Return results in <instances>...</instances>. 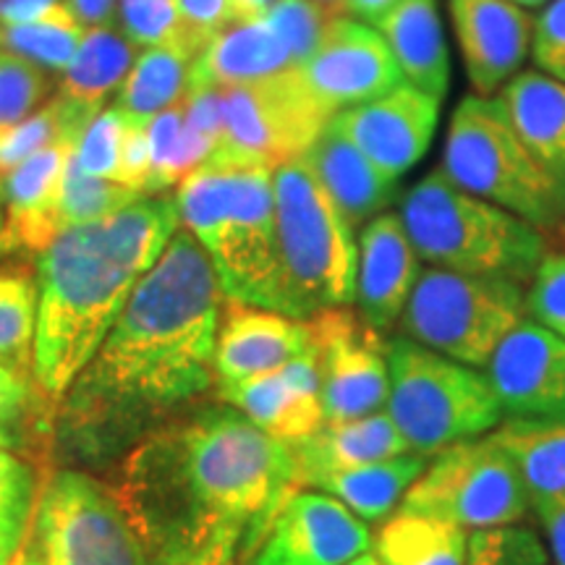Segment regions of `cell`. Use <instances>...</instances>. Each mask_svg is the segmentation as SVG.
Masks as SVG:
<instances>
[{"mask_svg": "<svg viewBox=\"0 0 565 565\" xmlns=\"http://www.w3.org/2000/svg\"><path fill=\"white\" fill-rule=\"evenodd\" d=\"M296 477L291 445L207 408L139 443L113 492L150 565H231Z\"/></svg>", "mask_w": 565, "mask_h": 565, "instance_id": "6da1fadb", "label": "cell"}, {"mask_svg": "<svg viewBox=\"0 0 565 565\" xmlns=\"http://www.w3.org/2000/svg\"><path fill=\"white\" fill-rule=\"evenodd\" d=\"M223 301L215 267L181 225L71 385V416L87 424L129 422L207 391Z\"/></svg>", "mask_w": 565, "mask_h": 565, "instance_id": "7a4b0ae2", "label": "cell"}, {"mask_svg": "<svg viewBox=\"0 0 565 565\" xmlns=\"http://www.w3.org/2000/svg\"><path fill=\"white\" fill-rule=\"evenodd\" d=\"M179 228L175 196H141L105 221L63 231L38 254L32 372L42 393L63 398L71 391Z\"/></svg>", "mask_w": 565, "mask_h": 565, "instance_id": "3957f363", "label": "cell"}, {"mask_svg": "<svg viewBox=\"0 0 565 565\" xmlns=\"http://www.w3.org/2000/svg\"><path fill=\"white\" fill-rule=\"evenodd\" d=\"M175 204L225 299L286 315L270 168L212 154L179 183Z\"/></svg>", "mask_w": 565, "mask_h": 565, "instance_id": "277c9868", "label": "cell"}, {"mask_svg": "<svg viewBox=\"0 0 565 565\" xmlns=\"http://www.w3.org/2000/svg\"><path fill=\"white\" fill-rule=\"evenodd\" d=\"M398 217L429 267L524 286L545 257V236L536 225L463 192L440 168L408 189Z\"/></svg>", "mask_w": 565, "mask_h": 565, "instance_id": "5b68a950", "label": "cell"}, {"mask_svg": "<svg viewBox=\"0 0 565 565\" xmlns=\"http://www.w3.org/2000/svg\"><path fill=\"white\" fill-rule=\"evenodd\" d=\"M275 223L286 315L312 320L324 309L353 303L356 238L341 207L307 160L273 171Z\"/></svg>", "mask_w": 565, "mask_h": 565, "instance_id": "8992f818", "label": "cell"}, {"mask_svg": "<svg viewBox=\"0 0 565 565\" xmlns=\"http://www.w3.org/2000/svg\"><path fill=\"white\" fill-rule=\"evenodd\" d=\"M440 171L458 189L540 231L565 221V189L529 152L494 95H466L458 103L445 131Z\"/></svg>", "mask_w": 565, "mask_h": 565, "instance_id": "52a82bcc", "label": "cell"}, {"mask_svg": "<svg viewBox=\"0 0 565 565\" xmlns=\"http://www.w3.org/2000/svg\"><path fill=\"white\" fill-rule=\"evenodd\" d=\"M391 393L385 412L414 454H440L490 435L503 422L498 395L477 366H466L398 335L387 341Z\"/></svg>", "mask_w": 565, "mask_h": 565, "instance_id": "ba28073f", "label": "cell"}, {"mask_svg": "<svg viewBox=\"0 0 565 565\" xmlns=\"http://www.w3.org/2000/svg\"><path fill=\"white\" fill-rule=\"evenodd\" d=\"M521 320H526L521 282L427 267L408 296L401 328L424 349L479 370Z\"/></svg>", "mask_w": 565, "mask_h": 565, "instance_id": "9c48e42d", "label": "cell"}, {"mask_svg": "<svg viewBox=\"0 0 565 565\" xmlns=\"http://www.w3.org/2000/svg\"><path fill=\"white\" fill-rule=\"evenodd\" d=\"M24 547L38 565H150L116 492L82 471H58L34 508Z\"/></svg>", "mask_w": 565, "mask_h": 565, "instance_id": "30bf717a", "label": "cell"}, {"mask_svg": "<svg viewBox=\"0 0 565 565\" xmlns=\"http://www.w3.org/2000/svg\"><path fill=\"white\" fill-rule=\"evenodd\" d=\"M532 508L511 458L490 435L456 443L429 458L398 511L445 521L463 532L519 524Z\"/></svg>", "mask_w": 565, "mask_h": 565, "instance_id": "8fae6325", "label": "cell"}, {"mask_svg": "<svg viewBox=\"0 0 565 565\" xmlns=\"http://www.w3.org/2000/svg\"><path fill=\"white\" fill-rule=\"evenodd\" d=\"M330 118L299 68L223 89V139L215 154L275 171L303 158Z\"/></svg>", "mask_w": 565, "mask_h": 565, "instance_id": "7c38bea8", "label": "cell"}, {"mask_svg": "<svg viewBox=\"0 0 565 565\" xmlns=\"http://www.w3.org/2000/svg\"><path fill=\"white\" fill-rule=\"evenodd\" d=\"M370 545V529L341 500L296 487L242 553L244 565H349Z\"/></svg>", "mask_w": 565, "mask_h": 565, "instance_id": "4fadbf2b", "label": "cell"}, {"mask_svg": "<svg viewBox=\"0 0 565 565\" xmlns=\"http://www.w3.org/2000/svg\"><path fill=\"white\" fill-rule=\"evenodd\" d=\"M309 324L320 364L324 422L385 412L391 372L383 333L349 307L324 309Z\"/></svg>", "mask_w": 565, "mask_h": 565, "instance_id": "5bb4252c", "label": "cell"}, {"mask_svg": "<svg viewBox=\"0 0 565 565\" xmlns=\"http://www.w3.org/2000/svg\"><path fill=\"white\" fill-rule=\"evenodd\" d=\"M299 71L315 100L330 116L377 100L404 84L383 34L345 13L328 21L320 45Z\"/></svg>", "mask_w": 565, "mask_h": 565, "instance_id": "9a60e30c", "label": "cell"}, {"mask_svg": "<svg viewBox=\"0 0 565 565\" xmlns=\"http://www.w3.org/2000/svg\"><path fill=\"white\" fill-rule=\"evenodd\" d=\"M437 121H440V100L406 82L377 100L341 110L330 118V124L377 171L398 183L427 154Z\"/></svg>", "mask_w": 565, "mask_h": 565, "instance_id": "2e32d148", "label": "cell"}, {"mask_svg": "<svg viewBox=\"0 0 565 565\" xmlns=\"http://www.w3.org/2000/svg\"><path fill=\"white\" fill-rule=\"evenodd\" d=\"M508 419L565 416V338L521 320L484 366Z\"/></svg>", "mask_w": 565, "mask_h": 565, "instance_id": "e0dca14e", "label": "cell"}, {"mask_svg": "<svg viewBox=\"0 0 565 565\" xmlns=\"http://www.w3.org/2000/svg\"><path fill=\"white\" fill-rule=\"evenodd\" d=\"M471 95L492 97L532 53L534 17L511 0H448Z\"/></svg>", "mask_w": 565, "mask_h": 565, "instance_id": "ac0fdd59", "label": "cell"}, {"mask_svg": "<svg viewBox=\"0 0 565 565\" xmlns=\"http://www.w3.org/2000/svg\"><path fill=\"white\" fill-rule=\"evenodd\" d=\"M225 404L280 443L309 437L324 424L322 383L315 343L280 370L217 387Z\"/></svg>", "mask_w": 565, "mask_h": 565, "instance_id": "d6986e66", "label": "cell"}, {"mask_svg": "<svg viewBox=\"0 0 565 565\" xmlns=\"http://www.w3.org/2000/svg\"><path fill=\"white\" fill-rule=\"evenodd\" d=\"M419 273V254L398 212H383L372 217L356 242L353 303H356L359 317L380 333L393 330L404 317Z\"/></svg>", "mask_w": 565, "mask_h": 565, "instance_id": "ffe728a7", "label": "cell"}, {"mask_svg": "<svg viewBox=\"0 0 565 565\" xmlns=\"http://www.w3.org/2000/svg\"><path fill=\"white\" fill-rule=\"evenodd\" d=\"M76 134L55 139L0 181L6 207V252H45L61 236V192Z\"/></svg>", "mask_w": 565, "mask_h": 565, "instance_id": "44dd1931", "label": "cell"}, {"mask_svg": "<svg viewBox=\"0 0 565 565\" xmlns=\"http://www.w3.org/2000/svg\"><path fill=\"white\" fill-rule=\"evenodd\" d=\"M309 349H312L309 320H294L270 309L228 301V307L223 309L215 349L217 387L280 370Z\"/></svg>", "mask_w": 565, "mask_h": 565, "instance_id": "7402d4cb", "label": "cell"}, {"mask_svg": "<svg viewBox=\"0 0 565 565\" xmlns=\"http://www.w3.org/2000/svg\"><path fill=\"white\" fill-rule=\"evenodd\" d=\"M299 68L291 45L270 19L231 24L196 55L192 66V87L231 89Z\"/></svg>", "mask_w": 565, "mask_h": 565, "instance_id": "603a6c76", "label": "cell"}, {"mask_svg": "<svg viewBox=\"0 0 565 565\" xmlns=\"http://www.w3.org/2000/svg\"><path fill=\"white\" fill-rule=\"evenodd\" d=\"M303 160L312 166L317 179L341 207L351 228H364L372 217L383 215L385 207H391L398 196V181L377 171L333 124L324 126Z\"/></svg>", "mask_w": 565, "mask_h": 565, "instance_id": "cb8c5ba5", "label": "cell"}, {"mask_svg": "<svg viewBox=\"0 0 565 565\" xmlns=\"http://www.w3.org/2000/svg\"><path fill=\"white\" fill-rule=\"evenodd\" d=\"M408 450L412 448L406 437L401 435L387 412L366 414L349 422H324L317 433L291 443L299 487L322 471L387 461Z\"/></svg>", "mask_w": 565, "mask_h": 565, "instance_id": "d4e9b609", "label": "cell"}, {"mask_svg": "<svg viewBox=\"0 0 565 565\" xmlns=\"http://www.w3.org/2000/svg\"><path fill=\"white\" fill-rule=\"evenodd\" d=\"M374 30L391 47L404 82L443 103L450 89V51L437 0H401L374 24Z\"/></svg>", "mask_w": 565, "mask_h": 565, "instance_id": "484cf974", "label": "cell"}, {"mask_svg": "<svg viewBox=\"0 0 565 565\" xmlns=\"http://www.w3.org/2000/svg\"><path fill=\"white\" fill-rule=\"evenodd\" d=\"M498 97L529 152L565 189V82L521 71Z\"/></svg>", "mask_w": 565, "mask_h": 565, "instance_id": "4316f807", "label": "cell"}, {"mask_svg": "<svg viewBox=\"0 0 565 565\" xmlns=\"http://www.w3.org/2000/svg\"><path fill=\"white\" fill-rule=\"evenodd\" d=\"M427 463L429 456L408 450V454L387 458V461L322 471L303 487L333 494L364 524H383L395 513V508L404 503L406 492L422 477Z\"/></svg>", "mask_w": 565, "mask_h": 565, "instance_id": "83f0119b", "label": "cell"}, {"mask_svg": "<svg viewBox=\"0 0 565 565\" xmlns=\"http://www.w3.org/2000/svg\"><path fill=\"white\" fill-rule=\"evenodd\" d=\"M490 440L519 469L534 511L565 498V416L500 422Z\"/></svg>", "mask_w": 565, "mask_h": 565, "instance_id": "f1b7e54d", "label": "cell"}, {"mask_svg": "<svg viewBox=\"0 0 565 565\" xmlns=\"http://www.w3.org/2000/svg\"><path fill=\"white\" fill-rule=\"evenodd\" d=\"M137 47L118 32L116 24L87 26L74 61L61 74L58 95L87 116H97L137 61Z\"/></svg>", "mask_w": 565, "mask_h": 565, "instance_id": "f546056e", "label": "cell"}, {"mask_svg": "<svg viewBox=\"0 0 565 565\" xmlns=\"http://www.w3.org/2000/svg\"><path fill=\"white\" fill-rule=\"evenodd\" d=\"M196 53L183 45L147 47L116 95V105L137 121H150L158 113L179 105L192 89Z\"/></svg>", "mask_w": 565, "mask_h": 565, "instance_id": "4dcf8cb0", "label": "cell"}, {"mask_svg": "<svg viewBox=\"0 0 565 565\" xmlns=\"http://www.w3.org/2000/svg\"><path fill=\"white\" fill-rule=\"evenodd\" d=\"M469 532L445 521L398 511L383 521L374 557L380 565H463Z\"/></svg>", "mask_w": 565, "mask_h": 565, "instance_id": "1f68e13d", "label": "cell"}, {"mask_svg": "<svg viewBox=\"0 0 565 565\" xmlns=\"http://www.w3.org/2000/svg\"><path fill=\"white\" fill-rule=\"evenodd\" d=\"M183 100L147 121V139H150L152 162L147 196L168 194V189L179 186L186 175H192L196 168H202L215 154V147L210 141H204L186 124Z\"/></svg>", "mask_w": 565, "mask_h": 565, "instance_id": "d6a6232c", "label": "cell"}, {"mask_svg": "<svg viewBox=\"0 0 565 565\" xmlns=\"http://www.w3.org/2000/svg\"><path fill=\"white\" fill-rule=\"evenodd\" d=\"M87 26L76 19L71 6H53L40 19L24 21V24L0 26V47L21 55L51 76H61L79 51Z\"/></svg>", "mask_w": 565, "mask_h": 565, "instance_id": "836d02e7", "label": "cell"}, {"mask_svg": "<svg viewBox=\"0 0 565 565\" xmlns=\"http://www.w3.org/2000/svg\"><path fill=\"white\" fill-rule=\"evenodd\" d=\"M38 333V278L21 270H0V366L19 380H34Z\"/></svg>", "mask_w": 565, "mask_h": 565, "instance_id": "e575fe53", "label": "cell"}, {"mask_svg": "<svg viewBox=\"0 0 565 565\" xmlns=\"http://www.w3.org/2000/svg\"><path fill=\"white\" fill-rule=\"evenodd\" d=\"M92 118L95 116L82 113L55 89V95L38 113H32L24 121L0 129V181L13 168H19L21 162L30 160L34 152H40L42 147L53 145L55 139L68 137V134L79 137Z\"/></svg>", "mask_w": 565, "mask_h": 565, "instance_id": "d590c367", "label": "cell"}, {"mask_svg": "<svg viewBox=\"0 0 565 565\" xmlns=\"http://www.w3.org/2000/svg\"><path fill=\"white\" fill-rule=\"evenodd\" d=\"M134 126H137V118H131L118 105L103 108L76 139V166L84 173L126 186V150H129Z\"/></svg>", "mask_w": 565, "mask_h": 565, "instance_id": "8d00e7d4", "label": "cell"}, {"mask_svg": "<svg viewBox=\"0 0 565 565\" xmlns=\"http://www.w3.org/2000/svg\"><path fill=\"white\" fill-rule=\"evenodd\" d=\"M141 196L134 189L124 186V183L97 179V175L84 173L76 160L71 158L66 181H63L61 192V228H76V225H89L105 217L116 215L129 207V204L139 202Z\"/></svg>", "mask_w": 565, "mask_h": 565, "instance_id": "74e56055", "label": "cell"}, {"mask_svg": "<svg viewBox=\"0 0 565 565\" xmlns=\"http://www.w3.org/2000/svg\"><path fill=\"white\" fill-rule=\"evenodd\" d=\"M116 26L137 51L158 45H183L200 55V45L189 38L175 0H118Z\"/></svg>", "mask_w": 565, "mask_h": 565, "instance_id": "f35d334b", "label": "cell"}, {"mask_svg": "<svg viewBox=\"0 0 565 565\" xmlns=\"http://www.w3.org/2000/svg\"><path fill=\"white\" fill-rule=\"evenodd\" d=\"M55 95V82L47 71L0 47V129L38 113Z\"/></svg>", "mask_w": 565, "mask_h": 565, "instance_id": "ab89813d", "label": "cell"}, {"mask_svg": "<svg viewBox=\"0 0 565 565\" xmlns=\"http://www.w3.org/2000/svg\"><path fill=\"white\" fill-rule=\"evenodd\" d=\"M550 553L532 529L511 524L469 534L463 565H547Z\"/></svg>", "mask_w": 565, "mask_h": 565, "instance_id": "60d3db41", "label": "cell"}, {"mask_svg": "<svg viewBox=\"0 0 565 565\" xmlns=\"http://www.w3.org/2000/svg\"><path fill=\"white\" fill-rule=\"evenodd\" d=\"M267 19L278 26V32L291 45L296 66H303L320 45L324 26L333 19V13L322 9L317 0H275V6L267 11Z\"/></svg>", "mask_w": 565, "mask_h": 565, "instance_id": "b9f144b4", "label": "cell"}, {"mask_svg": "<svg viewBox=\"0 0 565 565\" xmlns=\"http://www.w3.org/2000/svg\"><path fill=\"white\" fill-rule=\"evenodd\" d=\"M526 312L542 328L565 338V252H545L526 294Z\"/></svg>", "mask_w": 565, "mask_h": 565, "instance_id": "7bdbcfd3", "label": "cell"}, {"mask_svg": "<svg viewBox=\"0 0 565 565\" xmlns=\"http://www.w3.org/2000/svg\"><path fill=\"white\" fill-rule=\"evenodd\" d=\"M532 58L536 71L565 82V0H550L534 17Z\"/></svg>", "mask_w": 565, "mask_h": 565, "instance_id": "ee69618b", "label": "cell"}, {"mask_svg": "<svg viewBox=\"0 0 565 565\" xmlns=\"http://www.w3.org/2000/svg\"><path fill=\"white\" fill-rule=\"evenodd\" d=\"M34 479L30 466L0 448V521L32 519Z\"/></svg>", "mask_w": 565, "mask_h": 565, "instance_id": "f6af8a7d", "label": "cell"}, {"mask_svg": "<svg viewBox=\"0 0 565 565\" xmlns=\"http://www.w3.org/2000/svg\"><path fill=\"white\" fill-rule=\"evenodd\" d=\"M183 26L200 51L207 47L212 38H217L231 24H236V11L233 0H175Z\"/></svg>", "mask_w": 565, "mask_h": 565, "instance_id": "bcb514c9", "label": "cell"}, {"mask_svg": "<svg viewBox=\"0 0 565 565\" xmlns=\"http://www.w3.org/2000/svg\"><path fill=\"white\" fill-rule=\"evenodd\" d=\"M536 515H540V524L545 529L550 557H553L555 565H565V498L536 508Z\"/></svg>", "mask_w": 565, "mask_h": 565, "instance_id": "7dc6e473", "label": "cell"}, {"mask_svg": "<svg viewBox=\"0 0 565 565\" xmlns=\"http://www.w3.org/2000/svg\"><path fill=\"white\" fill-rule=\"evenodd\" d=\"M26 401H30V383L19 380L6 366H0V422L9 427L17 422V416L24 412Z\"/></svg>", "mask_w": 565, "mask_h": 565, "instance_id": "c3c4849f", "label": "cell"}, {"mask_svg": "<svg viewBox=\"0 0 565 565\" xmlns=\"http://www.w3.org/2000/svg\"><path fill=\"white\" fill-rule=\"evenodd\" d=\"M63 0H0V26L40 19Z\"/></svg>", "mask_w": 565, "mask_h": 565, "instance_id": "681fc988", "label": "cell"}, {"mask_svg": "<svg viewBox=\"0 0 565 565\" xmlns=\"http://www.w3.org/2000/svg\"><path fill=\"white\" fill-rule=\"evenodd\" d=\"M84 26L116 24L118 0H66Z\"/></svg>", "mask_w": 565, "mask_h": 565, "instance_id": "f907efd6", "label": "cell"}, {"mask_svg": "<svg viewBox=\"0 0 565 565\" xmlns=\"http://www.w3.org/2000/svg\"><path fill=\"white\" fill-rule=\"evenodd\" d=\"M401 0H343V13L364 24H377L387 11H393Z\"/></svg>", "mask_w": 565, "mask_h": 565, "instance_id": "816d5d0a", "label": "cell"}, {"mask_svg": "<svg viewBox=\"0 0 565 565\" xmlns=\"http://www.w3.org/2000/svg\"><path fill=\"white\" fill-rule=\"evenodd\" d=\"M26 521H0V565H11L17 557L19 547L24 545L26 536Z\"/></svg>", "mask_w": 565, "mask_h": 565, "instance_id": "f5cc1de1", "label": "cell"}, {"mask_svg": "<svg viewBox=\"0 0 565 565\" xmlns=\"http://www.w3.org/2000/svg\"><path fill=\"white\" fill-rule=\"evenodd\" d=\"M275 6V0H233V11H236V24L242 21L265 19L267 11Z\"/></svg>", "mask_w": 565, "mask_h": 565, "instance_id": "db71d44e", "label": "cell"}, {"mask_svg": "<svg viewBox=\"0 0 565 565\" xmlns=\"http://www.w3.org/2000/svg\"><path fill=\"white\" fill-rule=\"evenodd\" d=\"M324 11L333 13V17H341L343 13V0H317Z\"/></svg>", "mask_w": 565, "mask_h": 565, "instance_id": "11a10c76", "label": "cell"}, {"mask_svg": "<svg viewBox=\"0 0 565 565\" xmlns=\"http://www.w3.org/2000/svg\"><path fill=\"white\" fill-rule=\"evenodd\" d=\"M11 565H38V561H34V557L26 553V547L21 545L19 547V553H17V557H13V563Z\"/></svg>", "mask_w": 565, "mask_h": 565, "instance_id": "9f6ffc18", "label": "cell"}, {"mask_svg": "<svg viewBox=\"0 0 565 565\" xmlns=\"http://www.w3.org/2000/svg\"><path fill=\"white\" fill-rule=\"evenodd\" d=\"M511 3L521 6V9H545L550 0H511Z\"/></svg>", "mask_w": 565, "mask_h": 565, "instance_id": "6f0895ef", "label": "cell"}, {"mask_svg": "<svg viewBox=\"0 0 565 565\" xmlns=\"http://www.w3.org/2000/svg\"><path fill=\"white\" fill-rule=\"evenodd\" d=\"M349 565H380V561H377V557H374V553H370V550H366L364 555H359L356 561H351Z\"/></svg>", "mask_w": 565, "mask_h": 565, "instance_id": "680465c9", "label": "cell"}, {"mask_svg": "<svg viewBox=\"0 0 565 565\" xmlns=\"http://www.w3.org/2000/svg\"><path fill=\"white\" fill-rule=\"evenodd\" d=\"M13 445V437L9 433V427H6L3 422H0V448H11Z\"/></svg>", "mask_w": 565, "mask_h": 565, "instance_id": "91938a15", "label": "cell"}, {"mask_svg": "<svg viewBox=\"0 0 565 565\" xmlns=\"http://www.w3.org/2000/svg\"><path fill=\"white\" fill-rule=\"evenodd\" d=\"M0 252H6V215H3V204H0Z\"/></svg>", "mask_w": 565, "mask_h": 565, "instance_id": "94428289", "label": "cell"}]
</instances>
